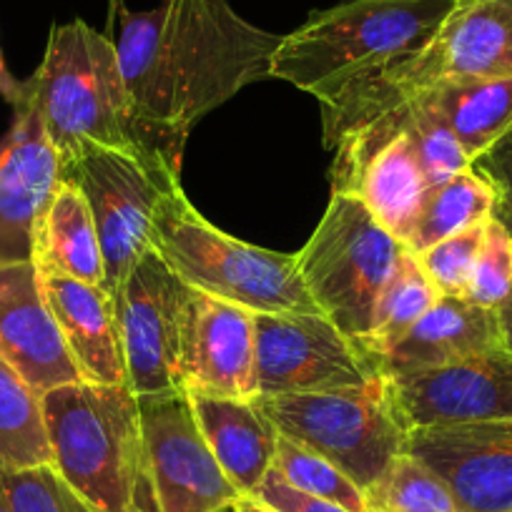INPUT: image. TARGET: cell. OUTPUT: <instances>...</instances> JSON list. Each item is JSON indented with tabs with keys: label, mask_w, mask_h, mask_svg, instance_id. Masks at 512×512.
Returning <instances> with one entry per match:
<instances>
[{
	"label": "cell",
	"mask_w": 512,
	"mask_h": 512,
	"mask_svg": "<svg viewBox=\"0 0 512 512\" xmlns=\"http://www.w3.org/2000/svg\"><path fill=\"white\" fill-rule=\"evenodd\" d=\"M118 11L116 51L136 121L174 166L194 123L241 88L272 78L282 36L244 21L229 0H161L146 13Z\"/></svg>",
	"instance_id": "cell-1"
},
{
	"label": "cell",
	"mask_w": 512,
	"mask_h": 512,
	"mask_svg": "<svg viewBox=\"0 0 512 512\" xmlns=\"http://www.w3.org/2000/svg\"><path fill=\"white\" fill-rule=\"evenodd\" d=\"M450 78H512V0H455L420 51L317 96L324 146Z\"/></svg>",
	"instance_id": "cell-2"
},
{
	"label": "cell",
	"mask_w": 512,
	"mask_h": 512,
	"mask_svg": "<svg viewBox=\"0 0 512 512\" xmlns=\"http://www.w3.org/2000/svg\"><path fill=\"white\" fill-rule=\"evenodd\" d=\"M26 83L58 161L78 141H93L171 164L136 121L116 43L86 21L53 26L46 56Z\"/></svg>",
	"instance_id": "cell-3"
},
{
	"label": "cell",
	"mask_w": 512,
	"mask_h": 512,
	"mask_svg": "<svg viewBox=\"0 0 512 512\" xmlns=\"http://www.w3.org/2000/svg\"><path fill=\"white\" fill-rule=\"evenodd\" d=\"M455 0H339L314 11L272 58V78L314 98L420 51Z\"/></svg>",
	"instance_id": "cell-4"
},
{
	"label": "cell",
	"mask_w": 512,
	"mask_h": 512,
	"mask_svg": "<svg viewBox=\"0 0 512 512\" xmlns=\"http://www.w3.org/2000/svg\"><path fill=\"white\" fill-rule=\"evenodd\" d=\"M53 467L98 512H134L146 485L139 397L128 384L71 382L43 395Z\"/></svg>",
	"instance_id": "cell-5"
},
{
	"label": "cell",
	"mask_w": 512,
	"mask_h": 512,
	"mask_svg": "<svg viewBox=\"0 0 512 512\" xmlns=\"http://www.w3.org/2000/svg\"><path fill=\"white\" fill-rule=\"evenodd\" d=\"M151 246L186 287L251 314H322L304 287L297 254L224 234L189 204L181 186L156 206Z\"/></svg>",
	"instance_id": "cell-6"
},
{
	"label": "cell",
	"mask_w": 512,
	"mask_h": 512,
	"mask_svg": "<svg viewBox=\"0 0 512 512\" xmlns=\"http://www.w3.org/2000/svg\"><path fill=\"white\" fill-rule=\"evenodd\" d=\"M405 244L384 229L357 196L332 194L297 267L319 312L349 339L362 342L374 307L390 282Z\"/></svg>",
	"instance_id": "cell-7"
},
{
	"label": "cell",
	"mask_w": 512,
	"mask_h": 512,
	"mask_svg": "<svg viewBox=\"0 0 512 512\" xmlns=\"http://www.w3.org/2000/svg\"><path fill=\"white\" fill-rule=\"evenodd\" d=\"M254 400L282 435L327 457L362 490L405 452L410 437L387 377L349 390Z\"/></svg>",
	"instance_id": "cell-8"
},
{
	"label": "cell",
	"mask_w": 512,
	"mask_h": 512,
	"mask_svg": "<svg viewBox=\"0 0 512 512\" xmlns=\"http://www.w3.org/2000/svg\"><path fill=\"white\" fill-rule=\"evenodd\" d=\"M58 166V179L81 191L91 209L106 269L103 289L113 297L151 249L154 211L171 189L181 186V169L93 141H78Z\"/></svg>",
	"instance_id": "cell-9"
},
{
	"label": "cell",
	"mask_w": 512,
	"mask_h": 512,
	"mask_svg": "<svg viewBox=\"0 0 512 512\" xmlns=\"http://www.w3.org/2000/svg\"><path fill=\"white\" fill-rule=\"evenodd\" d=\"M379 377L374 359L324 314H254L256 397L349 390Z\"/></svg>",
	"instance_id": "cell-10"
},
{
	"label": "cell",
	"mask_w": 512,
	"mask_h": 512,
	"mask_svg": "<svg viewBox=\"0 0 512 512\" xmlns=\"http://www.w3.org/2000/svg\"><path fill=\"white\" fill-rule=\"evenodd\" d=\"M146 475L159 512H226L241 495L206 445L184 390L139 397Z\"/></svg>",
	"instance_id": "cell-11"
},
{
	"label": "cell",
	"mask_w": 512,
	"mask_h": 512,
	"mask_svg": "<svg viewBox=\"0 0 512 512\" xmlns=\"http://www.w3.org/2000/svg\"><path fill=\"white\" fill-rule=\"evenodd\" d=\"M189 287L151 246L113 294L126 384L136 397L181 390L179 342Z\"/></svg>",
	"instance_id": "cell-12"
},
{
	"label": "cell",
	"mask_w": 512,
	"mask_h": 512,
	"mask_svg": "<svg viewBox=\"0 0 512 512\" xmlns=\"http://www.w3.org/2000/svg\"><path fill=\"white\" fill-rule=\"evenodd\" d=\"M387 382L410 430L512 420V352L505 347Z\"/></svg>",
	"instance_id": "cell-13"
},
{
	"label": "cell",
	"mask_w": 512,
	"mask_h": 512,
	"mask_svg": "<svg viewBox=\"0 0 512 512\" xmlns=\"http://www.w3.org/2000/svg\"><path fill=\"white\" fill-rule=\"evenodd\" d=\"M405 452L450 487L462 512H512V420L420 427Z\"/></svg>",
	"instance_id": "cell-14"
},
{
	"label": "cell",
	"mask_w": 512,
	"mask_h": 512,
	"mask_svg": "<svg viewBox=\"0 0 512 512\" xmlns=\"http://www.w3.org/2000/svg\"><path fill=\"white\" fill-rule=\"evenodd\" d=\"M181 390L254 400V314L189 287L179 342Z\"/></svg>",
	"instance_id": "cell-15"
},
{
	"label": "cell",
	"mask_w": 512,
	"mask_h": 512,
	"mask_svg": "<svg viewBox=\"0 0 512 512\" xmlns=\"http://www.w3.org/2000/svg\"><path fill=\"white\" fill-rule=\"evenodd\" d=\"M13 111L0 141V262H33L38 226L61 184V166L31 91Z\"/></svg>",
	"instance_id": "cell-16"
},
{
	"label": "cell",
	"mask_w": 512,
	"mask_h": 512,
	"mask_svg": "<svg viewBox=\"0 0 512 512\" xmlns=\"http://www.w3.org/2000/svg\"><path fill=\"white\" fill-rule=\"evenodd\" d=\"M0 357L41 395L83 382L43 297L36 262H0Z\"/></svg>",
	"instance_id": "cell-17"
},
{
	"label": "cell",
	"mask_w": 512,
	"mask_h": 512,
	"mask_svg": "<svg viewBox=\"0 0 512 512\" xmlns=\"http://www.w3.org/2000/svg\"><path fill=\"white\" fill-rule=\"evenodd\" d=\"M38 279L83 382L126 384V359L111 294L98 284L51 269H38Z\"/></svg>",
	"instance_id": "cell-18"
},
{
	"label": "cell",
	"mask_w": 512,
	"mask_h": 512,
	"mask_svg": "<svg viewBox=\"0 0 512 512\" xmlns=\"http://www.w3.org/2000/svg\"><path fill=\"white\" fill-rule=\"evenodd\" d=\"M502 347L497 309L477 307L462 297H440L400 342L372 359L382 377H400Z\"/></svg>",
	"instance_id": "cell-19"
},
{
	"label": "cell",
	"mask_w": 512,
	"mask_h": 512,
	"mask_svg": "<svg viewBox=\"0 0 512 512\" xmlns=\"http://www.w3.org/2000/svg\"><path fill=\"white\" fill-rule=\"evenodd\" d=\"M189 395V392H186ZM206 445L231 485L254 495L272 470L279 430L256 400L216 395H189Z\"/></svg>",
	"instance_id": "cell-20"
},
{
	"label": "cell",
	"mask_w": 512,
	"mask_h": 512,
	"mask_svg": "<svg viewBox=\"0 0 512 512\" xmlns=\"http://www.w3.org/2000/svg\"><path fill=\"white\" fill-rule=\"evenodd\" d=\"M475 164L512 128V78H450L415 93Z\"/></svg>",
	"instance_id": "cell-21"
},
{
	"label": "cell",
	"mask_w": 512,
	"mask_h": 512,
	"mask_svg": "<svg viewBox=\"0 0 512 512\" xmlns=\"http://www.w3.org/2000/svg\"><path fill=\"white\" fill-rule=\"evenodd\" d=\"M33 262L38 269H51L103 287L106 269L93 214L81 191L71 184H58L43 214L33 246Z\"/></svg>",
	"instance_id": "cell-22"
},
{
	"label": "cell",
	"mask_w": 512,
	"mask_h": 512,
	"mask_svg": "<svg viewBox=\"0 0 512 512\" xmlns=\"http://www.w3.org/2000/svg\"><path fill=\"white\" fill-rule=\"evenodd\" d=\"M53 465L43 395L0 357V470Z\"/></svg>",
	"instance_id": "cell-23"
},
{
	"label": "cell",
	"mask_w": 512,
	"mask_h": 512,
	"mask_svg": "<svg viewBox=\"0 0 512 512\" xmlns=\"http://www.w3.org/2000/svg\"><path fill=\"white\" fill-rule=\"evenodd\" d=\"M497 196L490 181L470 166L455 179L435 186L427 196V204L417 219L415 231L407 239V251L422 254L430 246L440 244L447 236H455L495 214Z\"/></svg>",
	"instance_id": "cell-24"
},
{
	"label": "cell",
	"mask_w": 512,
	"mask_h": 512,
	"mask_svg": "<svg viewBox=\"0 0 512 512\" xmlns=\"http://www.w3.org/2000/svg\"><path fill=\"white\" fill-rule=\"evenodd\" d=\"M440 299L435 284L430 282L427 272L422 269L420 259L412 251H402L400 262H397L395 272H392L390 282L384 284L382 294L377 299L372 317V329L367 337L359 342V347L374 357L382 354L400 342L420 317H425L427 309Z\"/></svg>",
	"instance_id": "cell-25"
},
{
	"label": "cell",
	"mask_w": 512,
	"mask_h": 512,
	"mask_svg": "<svg viewBox=\"0 0 512 512\" xmlns=\"http://www.w3.org/2000/svg\"><path fill=\"white\" fill-rule=\"evenodd\" d=\"M364 497L369 512H462L450 487L410 452L397 455Z\"/></svg>",
	"instance_id": "cell-26"
},
{
	"label": "cell",
	"mask_w": 512,
	"mask_h": 512,
	"mask_svg": "<svg viewBox=\"0 0 512 512\" xmlns=\"http://www.w3.org/2000/svg\"><path fill=\"white\" fill-rule=\"evenodd\" d=\"M272 467L289 485L307 492V495L322 497V500L334 502V505L344 507L349 512H369L367 497H364V490L357 482L349 480L327 457L309 450L302 442L292 440L282 432H279Z\"/></svg>",
	"instance_id": "cell-27"
},
{
	"label": "cell",
	"mask_w": 512,
	"mask_h": 512,
	"mask_svg": "<svg viewBox=\"0 0 512 512\" xmlns=\"http://www.w3.org/2000/svg\"><path fill=\"white\" fill-rule=\"evenodd\" d=\"M400 108L405 113V131L420 154L422 169L432 189L470 169L472 161L467 159L465 149L432 108H427L417 96L402 101Z\"/></svg>",
	"instance_id": "cell-28"
},
{
	"label": "cell",
	"mask_w": 512,
	"mask_h": 512,
	"mask_svg": "<svg viewBox=\"0 0 512 512\" xmlns=\"http://www.w3.org/2000/svg\"><path fill=\"white\" fill-rule=\"evenodd\" d=\"M0 487L13 512H98L53 465L0 470Z\"/></svg>",
	"instance_id": "cell-29"
},
{
	"label": "cell",
	"mask_w": 512,
	"mask_h": 512,
	"mask_svg": "<svg viewBox=\"0 0 512 512\" xmlns=\"http://www.w3.org/2000/svg\"><path fill=\"white\" fill-rule=\"evenodd\" d=\"M512 292V231L495 214L487 219L480 254L462 299L485 309H500Z\"/></svg>",
	"instance_id": "cell-30"
},
{
	"label": "cell",
	"mask_w": 512,
	"mask_h": 512,
	"mask_svg": "<svg viewBox=\"0 0 512 512\" xmlns=\"http://www.w3.org/2000/svg\"><path fill=\"white\" fill-rule=\"evenodd\" d=\"M485 224L487 219L460 231V234L447 236L440 244L417 254L422 269H425L430 282L437 287L440 297H462L465 294L472 267H475V259L480 254Z\"/></svg>",
	"instance_id": "cell-31"
},
{
	"label": "cell",
	"mask_w": 512,
	"mask_h": 512,
	"mask_svg": "<svg viewBox=\"0 0 512 512\" xmlns=\"http://www.w3.org/2000/svg\"><path fill=\"white\" fill-rule=\"evenodd\" d=\"M472 166L495 189V216L505 221L507 226H512V128Z\"/></svg>",
	"instance_id": "cell-32"
},
{
	"label": "cell",
	"mask_w": 512,
	"mask_h": 512,
	"mask_svg": "<svg viewBox=\"0 0 512 512\" xmlns=\"http://www.w3.org/2000/svg\"><path fill=\"white\" fill-rule=\"evenodd\" d=\"M254 495L277 512H349L344 507L334 505V502L297 490L274 467L267 472V477H264Z\"/></svg>",
	"instance_id": "cell-33"
},
{
	"label": "cell",
	"mask_w": 512,
	"mask_h": 512,
	"mask_svg": "<svg viewBox=\"0 0 512 512\" xmlns=\"http://www.w3.org/2000/svg\"><path fill=\"white\" fill-rule=\"evenodd\" d=\"M0 96L6 98V101L11 103L13 108L21 106V103L26 101V96H28L26 83L16 81V76L8 71L6 61H3V51H0Z\"/></svg>",
	"instance_id": "cell-34"
},
{
	"label": "cell",
	"mask_w": 512,
	"mask_h": 512,
	"mask_svg": "<svg viewBox=\"0 0 512 512\" xmlns=\"http://www.w3.org/2000/svg\"><path fill=\"white\" fill-rule=\"evenodd\" d=\"M507 226V224H505ZM512 231V226H507ZM497 317H500V329H502V344H505L507 352H512V292L505 299L500 309H497Z\"/></svg>",
	"instance_id": "cell-35"
},
{
	"label": "cell",
	"mask_w": 512,
	"mask_h": 512,
	"mask_svg": "<svg viewBox=\"0 0 512 512\" xmlns=\"http://www.w3.org/2000/svg\"><path fill=\"white\" fill-rule=\"evenodd\" d=\"M231 512H277V510L269 507L267 502L259 500L256 495H239L234 505H231Z\"/></svg>",
	"instance_id": "cell-36"
},
{
	"label": "cell",
	"mask_w": 512,
	"mask_h": 512,
	"mask_svg": "<svg viewBox=\"0 0 512 512\" xmlns=\"http://www.w3.org/2000/svg\"><path fill=\"white\" fill-rule=\"evenodd\" d=\"M0 512H13L11 505H8L6 495H3V487H0Z\"/></svg>",
	"instance_id": "cell-37"
},
{
	"label": "cell",
	"mask_w": 512,
	"mask_h": 512,
	"mask_svg": "<svg viewBox=\"0 0 512 512\" xmlns=\"http://www.w3.org/2000/svg\"><path fill=\"white\" fill-rule=\"evenodd\" d=\"M113 3H116V6H121V0H113Z\"/></svg>",
	"instance_id": "cell-38"
}]
</instances>
